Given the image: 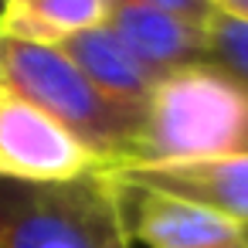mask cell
Instances as JSON below:
<instances>
[{
  "instance_id": "cell-10",
  "label": "cell",
  "mask_w": 248,
  "mask_h": 248,
  "mask_svg": "<svg viewBox=\"0 0 248 248\" xmlns=\"http://www.w3.org/2000/svg\"><path fill=\"white\" fill-rule=\"evenodd\" d=\"M207 62L221 65L248 85V24L214 14V21L207 24Z\"/></svg>"
},
{
  "instance_id": "cell-8",
  "label": "cell",
  "mask_w": 248,
  "mask_h": 248,
  "mask_svg": "<svg viewBox=\"0 0 248 248\" xmlns=\"http://www.w3.org/2000/svg\"><path fill=\"white\" fill-rule=\"evenodd\" d=\"M75 65L78 72L116 106L133 109V112H146V102L160 82V75L153 68H146L126 45L123 38L109 28H89L75 38H68L65 45H58Z\"/></svg>"
},
{
  "instance_id": "cell-3",
  "label": "cell",
  "mask_w": 248,
  "mask_h": 248,
  "mask_svg": "<svg viewBox=\"0 0 248 248\" xmlns=\"http://www.w3.org/2000/svg\"><path fill=\"white\" fill-rule=\"evenodd\" d=\"M0 248H133L109 170L65 184L0 180Z\"/></svg>"
},
{
  "instance_id": "cell-7",
  "label": "cell",
  "mask_w": 248,
  "mask_h": 248,
  "mask_svg": "<svg viewBox=\"0 0 248 248\" xmlns=\"http://www.w3.org/2000/svg\"><path fill=\"white\" fill-rule=\"evenodd\" d=\"M106 24L156 75H170L177 68L207 62V28L143 7L136 0H112Z\"/></svg>"
},
{
  "instance_id": "cell-4",
  "label": "cell",
  "mask_w": 248,
  "mask_h": 248,
  "mask_svg": "<svg viewBox=\"0 0 248 248\" xmlns=\"http://www.w3.org/2000/svg\"><path fill=\"white\" fill-rule=\"evenodd\" d=\"M106 170L62 123L0 82V180L65 184Z\"/></svg>"
},
{
  "instance_id": "cell-2",
  "label": "cell",
  "mask_w": 248,
  "mask_h": 248,
  "mask_svg": "<svg viewBox=\"0 0 248 248\" xmlns=\"http://www.w3.org/2000/svg\"><path fill=\"white\" fill-rule=\"evenodd\" d=\"M0 82L78 136L106 170L133 160L143 112L106 99L62 48L0 34Z\"/></svg>"
},
{
  "instance_id": "cell-12",
  "label": "cell",
  "mask_w": 248,
  "mask_h": 248,
  "mask_svg": "<svg viewBox=\"0 0 248 248\" xmlns=\"http://www.w3.org/2000/svg\"><path fill=\"white\" fill-rule=\"evenodd\" d=\"M211 4H214V14L217 17L248 24V0H211Z\"/></svg>"
},
{
  "instance_id": "cell-13",
  "label": "cell",
  "mask_w": 248,
  "mask_h": 248,
  "mask_svg": "<svg viewBox=\"0 0 248 248\" xmlns=\"http://www.w3.org/2000/svg\"><path fill=\"white\" fill-rule=\"evenodd\" d=\"M0 4H4V0H0Z\"/></svg>"
},
{
  "instance_id": "cell-5",
  "label": "cell",
  "mask_w": 248,
  "mask_h": 248,
  "mask_svg": "<svg viewBox=\"0 0 248 248\" xmlns=\"http://www.w3.org/2000/svg\"><path fill=\"white\" fill-rule=\"evenodd\" d=\"M109 177L129 241L146 248H248L245 224L146 184H133L116 173Z\"/></svg>"
},
{
  "instance_id": "cell-9",
  "label": "cell",
  "mask_w": 248,
  "mask_h": 248,
  "mask_svg": "<svg viewBox=\"0 0 248 248\" xmlns=\"http://www.w3.org/2000/svg\"><path fill=\"white\" fill-rule=\"evenodd\" d=\"M109 7L112 0H4L0 34L58 48L68 38L106 24Z\"/></svg>"
},
{
  "instance_id": "cell-6",
  "label": "cell",
  "mask_w": 248,
  "mask_h": 248,
  "mask_svg": "<svg viewBox=\"0 0 248 248\" xmlns=\"http://www.w3.org/2000/svg\"><path fill=\"white\" fill-rule=\"evenodd\" d=\"M123 180L146 184L153 190L204 204L238 224L248 228V153L238 156H214L197 163H140V167H116L109 170Z\"/></svg>"
},
{
  "instance_id": "cell-1",
  "label": "cell",
  "mask_w": 248,
  "mask_h": 248,
  "mask_svg": "<svg viewBox=\"0 0 248 248\" xmlns=\"http://www.w3.org/2000/svg\"><path fill=\"white\" fill-rule=\"evenodd\" d=\"M248 153V85L214 62H197L160 75L140 126L133 160L197 163Z\"/></svg>"
},
{
  "instance_id": "cell-11",
  "label": "cell",
  "mask_w": 248,
  "mask_h": 248,
  "mask_svg": "<svg viewBox=\"0 0 248 248\" xmlns=\"http://www.w3.org/2000/svg\"><path fill=\"white\" fill-rule=\"evenodd\" d=\"M136 4L163 11V14H173V17H184V21L201 24V28H207L214 21V4L211 0H136Z\"/></svg>"
}]
</instances>
